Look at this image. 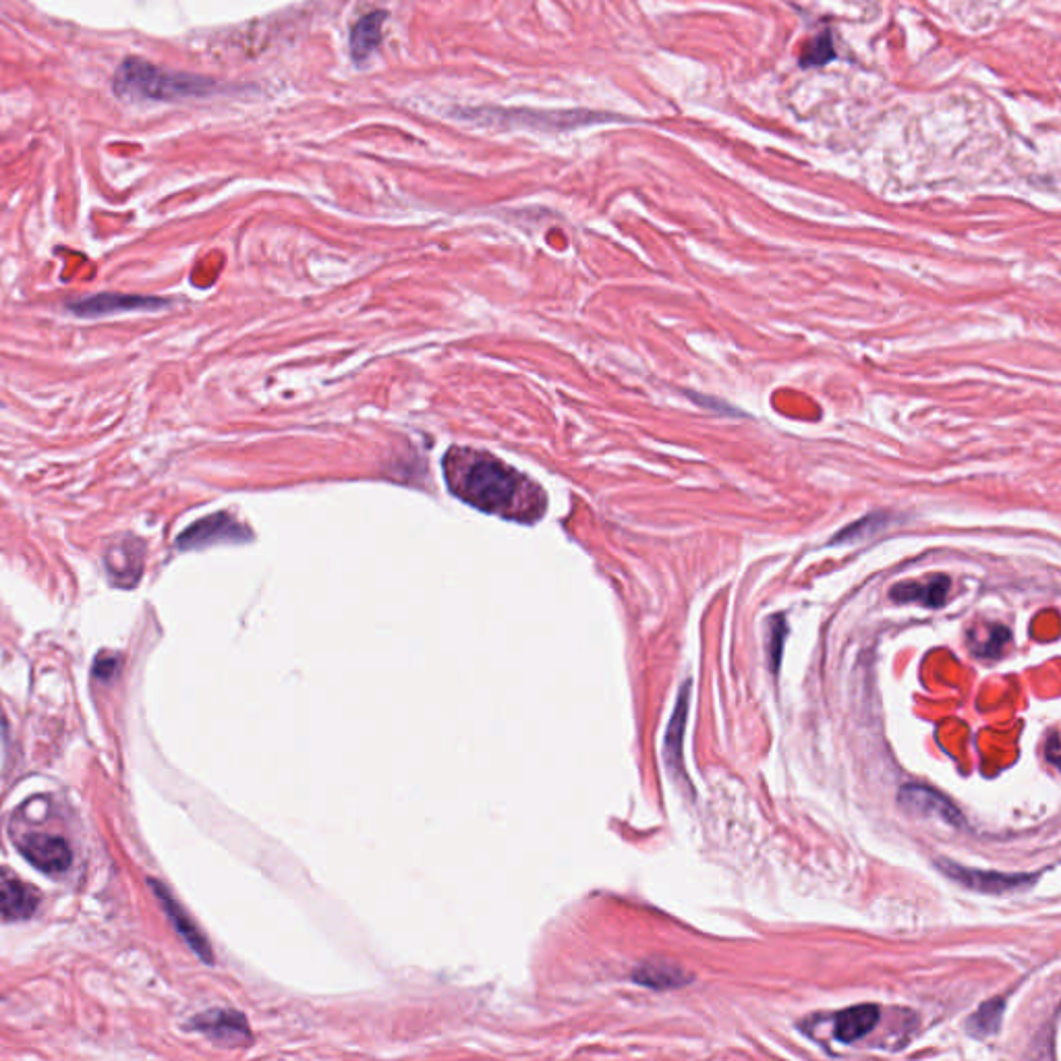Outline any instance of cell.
I'll use <instances>...</instances> for the list:
<instances>
[{
  "instance_id": "obj_8",
  "label": "cell",
  "mask_w": 1061,
  "mask_h": 1061,
  "mask_svg": "<svg viewBox=\"0 0 1061 1061\" xmlns=\"http://www.w3.org/2000/svg\"><path fill=\"white\" fill-rule=\"evenodd\" d=\"M21 854L27 858V863L46 875L65 873L73 860L67 840L46 834H34L25 838L21 842Z\"/></svg>"
},
{
  "instance_id": "obj_15",
  "label": "cell",
  "mask_w": 1061,
  "mask_h": 1061,
  "mask_svg": "<svg viewBox=\"0 0 1061 1061\" xmlns=\"http://www.w3.org/2000/svg\"><path fill=\"white\" fill-rule=\"evenodd\" d=\"M384 21H386V13L382 11L369 13L357 21V25L353 27V34H351V50L357 61L367 59V56L374 54V50L380 46Z\"/></svg>"
},
{
  "instance_id": "obj_1",
  "label": "cell",
  "mask_w": 1061,
  "mask_h": 1061,
  "mask_svg": "<svg viewBox=\"0 0 1061 1061\" xmlns=\"http://www.w3.org/2000/svg\"><path fill=\"white\" fill-rule=\"evenodd\" d=\"M444 477L454 496L502 519L535 523L548 506L537 483L487 452L450 448L444 458Z\"/></svg>"
},
{
  "instance_id": "obj_3",
  "label": "cell",
  "mask_w": 1061,
  "mask_h": 1061,
  "mask_svg": "<svg viewBox=\"0 0 1061 1061\" xmlns=\"http://www.w3.org/2000/svg\"><path fill=\"white\" fill-rule=\"evenodd\" d=\"M143 556H146V543L139 537L129 533L112 537L104 550V566L110 583L121 589H133L141 579Z\"/></svg>"
},
{
  "instance_id": "obj_11",
  "label": "cell",
  "mask_w": 1061,
  "mask_h": 1061,
  "mask_svg": "<svg viewBox=\"0 0 1061 1061\" xmlns=\"http://www.w3.org/2000/svg\"><path fill=\"white\" fill-rule=\"evenodd\" d=\"M688 705H691V680H686L684 686L680 688L672 720L668 724L666 738H664V759L674 776H678V773L682 771V740H684V730H686V720H688Z\"/></svg>"
},
{
  "instance_id": "obj_2",
  "label": "cell",
  "mask_w": 1061,
  "mask_h": 1061,
  "mask_svg": "<svg viewBox=\"0 0 1061 1061\" xmlns=\"http://www.w3.org/2000/svg\"><path fill=\"white\" fill-rule=\"evenodd\" d=\"M214 90V81L160 69L148 61L127 59L114 73V92L131 100H179L189 96H204Z\"/></svg>"
},
{
  "instance_id": "obj_5",
  "label": "cell",
  "mask_w": 1061,
  "mask_h": 1061,
  "mask_svg": "<svg viewBox=\"0 0 1061 1061\" xmlns=\"http://www.w3.org/2000/svg\"><path fill=\"white\" fill-rule=\"evenodd\" d=\"M937 867L950 879L970 887V890L974 892H983V894L1022 892L1028 885L1035 883L1039 877V875H1008V873H997V871L968 869V867H960L952 863V860H939Z\"/></svg>"
},
{
  "instance_id": "obj_22",
  "label": "cell",
  "mask_w": 1061,
  "mask_h": 1061,
  "mask_svg": "<svg viewBox=\"0 0 1061 1061\" xmlns=\"http://www.w3.org/2000/svg\"><path fill=\"white\" fill-rule=\"evenodd\" d=\"M117 670H119V659L114 655H102L96 659L94 676L100 678L102 682H108L114 674H117Z\"/></svg>"
},
{
  "instance_id": "obj_4",
  "label": "cell",
  "mask_w": 1061,
  "mask_h": 1061,
  "mask_svg": "<svg viewBox=\"0 0 1061 1061\" xmlns=\"http://www.w3.org/2000/svg\"><path fill=\"white\" fill-rule=\"evenodd\" d=\"M249 539H251V533L245 525L235 521L231 514L218 512V514L206 516V519H199L197 523L187 527L177 539V548L179 550H204L210 546H218V543H243Z\"/></svg>"
},
{
  "instance_id": "obj_13",
  "label": "cell",
  "mask_w": 1061,
  "mask_h": 1061,
  "mask_svg": "<svg viewBox=\"0 0 1061 1061\" xmlns=\"http://www.w3.org/2000/svg\"><path fill=\"white\" fill-rule=\"evenodd\" d=\"M950 593V579L948 577H931L925 583H900L892 589V599L898 604H921L927 608H939L945 604Z\"/></svg>"
},
{
  "instance_id": "obj_12",
  "label": "cell",
  "mask_w": 1061,
  "mask_h": 1061,
  "mask_svg": "<svg viewBox=\"0 0 1061 1061\" xmlns=\"http://www.w3.org/2000/svg\"><path fill=\"white\" fill-rule=\"evenodd\" d=\"M881 1018V1010L875 1003H863V1006H852L840 1012L834 1018V1035L840 1043L850 1045L858 1039L867 1037Z\"/></svg>"
},
{
  "instance_id": "obj_19",
  "label": "cell",
  "mask_w": 1061,
  "mask_h": 1061,
  "mask_svg": "<svg viewBox=\"0 0 1061 1061\" xmlns=\"http://www.w3.org/2000/svg\"><path fill=\"white\" fill-rule=\"evenodd\" d=\"M883 521H885L883 514H871V516H867V519L856 521L852 527H848L842 533H838L834 543H854V541L865 539V537L877 533L885 525Z\"/></svg>"
},
{
  "instance_id": "obj_14",
  "label": "cell",
  "mask_w": 1061,
  "mask_h": 1061,
  "mask_svg": "<svg viewBox=\"0 0 1061 1061\" xmlns=\"http://www.w3.org/2000/svg\"><path fill=\"white\" fill-rule=\"evenodd\" d=\"M38 902H40V896L32 885H27L17 879L0 883V912H3L7 919H13V921L30 919L38 908Z\"/></svg>"
},
{
  "instance_id": "obj_16",
  "label": "cell",
  "mask_w": 1061,
  "mask_h": 1061,
  "mask_svg": "<svg viewBox=\"0 0 1061 1061\" xmlns=\"http://www.w3.org/2000/svg\"><path fill=\"white\" fill-rule=\"evenodd\" d=\"M633 981L643 985V987H649V989H657V991H664V989H676V987H682L686 985L691 979L684 977V972L670 966V964H653V962H647L643 964L641 968L635 970L633 974Z\"/></svg>"
},
{
  "instance_id": "obj_9",
  "label": "cell",
  "mask_w": 1061,
  "mask_h": 1061,
  "mask_svg": "<svg viewBox=\"0 0 1061 1061\" xmlns=\"http://www.w3.org/2000/svg\"><path fill=\"white\" fill-rule=\"evenodd\" d=\"M148 885L154 890L158 902L162 904L166 916L170 919L172 927L177 929V933L183 937V941L189 945V948L193 950V954L197 958H202L206 964H212L214 962V954L210 950V943L208 939L204 937V933L197 929V925L191 921V916L185 912V908L172 898V894L166 890V887L156 881V879H148Z\"/></svg>"
},
{
  "instance_id": "obj_7",
  "label": "cell",
  "mask_w": 1061,
  "mask_h": 1061,
  "mask_svg": "<svg viewBox=\"0 0 1061 1061\" xmlns=\"http://www.w3.org/2000/svg\"><path fill=\"white\" fill-rule=\"evenodd\" d=\"M898 802H900V807L906 809L910 815L939 819L954 827H960L964 823L962 813L956 809L954 802L948 796H943L941 792L929 786H921V784L904 786L898 794Z\"/></svg>"
},
{
  "instance_id": "obj_21",
  "label": "cell",
  "mask_w": 1061,
  "mask_h": 1061,
  "mask_svg": "<svg viewBox=\"0 0 1061 1061\" xmlns=\"http://www.w3.org/2000/svg\"><path fill=\"white\" fill-rule=\"evenodd\" d=\"M1008 639H1010V633H1008V628H1003V626H995V628L991 630V635H989V641H987V643H985L983 647H979L977 651H979L981 655H995V653H999V651H1001V647H1003V645H1006V643H1008Z\"/></svg>"
},
{
  "instance_id": "obj_23",
  "label": "cell",
  "mask_w": 1061,
  "mask_h": 1061,
  "mask_svg": "<svg viewBox=\"0 0 1061 1061\" xmlns=\"http://www.w3.org/2000/svg\"><path fill=\"white\" fill-rule=\"evenodd\" d=\"M1045 757L1053 767H1059V734L1051 732L1049 740L1045 744Z\"/></svg>"
},
{
  "instance_id": "obj_17",
  "label": "cell",
  "mask_w": 1061,
  "mask_h": 1061,
  "mask_svg": "<svg viewBox=\"0 0 1061 1061\" xmlns=\"http://www.w3.org/2000/svg\"><path fill=\"white\" fill-rule=\"evenodd\" d=\"M1003 1012H1006V999H989L983 1006L974 1012L968 1020V1032L974 1037H989L995 1035L1001 1026Z\"/></svg>"
},
{
  "instance_id": "obj_20",
  "label": "cell",
  "mask_w": 1061,
  "mask_h": 1061,
  "mask_svg": "<svg viewBox=\"0 0 1061 1061\" xmlns=\"http://www.w3.org/2000/svg\"><path fill=\"white\" fill-rule=\"evenodd\" d=\"M834 59H836V54H834V44H831V34L825 32L811 44V48L805 52V56H802L800 63L802 67H819Z\"/></svg>"
},
{
  "instance_id": "obj_10",
  "label": "cell",
  "mask_w": 1061,
  "mask_h": 1061,
  "mask_svg": "<svg viewBox=\"0 0 1061 1061\" xmlns=\"http://www.w3.org/2000/svg\"><path fill=\"white\" fill-rule=\"evenodd\" d=\"M191 1030L202 1032L214 1043L237 1045L249 1039V1026L243 1014L233 1010H210L202 1016H195L189 1022Z\"/></svg>"
},
{
  "instance_id": "obj_6",
  "label": "cell",
  "mask_w": 1061,
  "mask_h": 1061,
  "mask_svg": "<svg viewBox=\"0 0 1061 1061\" xmlns=\"http://www.w3.org/2000/svg\"><path fill=\"white\" fill-rule=\"evenodd\" d=\"M166 305L164 299L156 297H139V295H123V293H100L85 299H75L67 303V309L77 315V318L85 320H96V318H108V315H121L131 311H156Z\"/></svg>"
},
{
  "instance_id": "obj_18",
  "label": "cell",
  "mask_w": 1061,
  "mask_h": 1061,
  "mask_svg": "<svg viewBox=\"0 0 1061 1061\" xmlns=\"http://www.w3.org/2000/svg\"><path fill=\"white\" fill-rule=\"evenodd\" d=\"M786 637H788L786 618L784 616H773L767 622V659H769L771 672H778V668L782 664V653H784Z\"/></svg>"
}]
</instances>
